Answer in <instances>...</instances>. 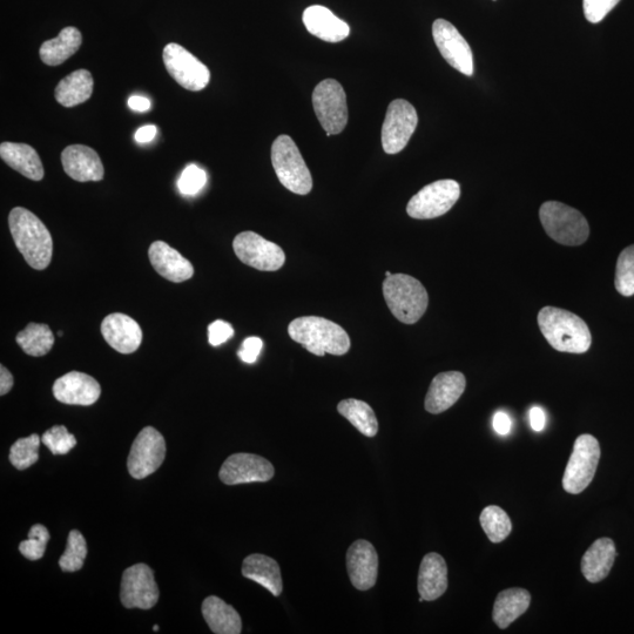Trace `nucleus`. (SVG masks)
<instances>
[{
  "label": "nucleus",
  "mask_w": 634,
  "mask_h": 634,
  "mask_svg": "<svg viewBox=\"0 0 634 634\" xmlns=\"http://www.w3.org/2000/svg\"><path fill=\"white\" fill-rule=\"evenodd\" d=\"M13 383H15V380H13V376L9 370L4 366L0 367V395L4 396L8 394L13 387Z\"/></svg>",
  "instance_id": "de8ad7c7"
},
{
  "label": "nucleus",
  "mask_w": 634,
  "mask_h": 634,
  "mask_svg": "<svg viewBox=\"0 0 634 634\" xmlns=\"http://www.w3.org/2000/svg\"><path fill=\"white\" fill-rule=\"evenodd\" d=\"M272 164L281 184L288 191L299 195H307L312 191V174L298 146L289 136H280L274 141Z\"/></svg>",
  "instance_id": "423d86ee"
},
{
  "label": "nucleus",
  "mask_w": 634,
  "mask_h": 634,
  "mask_svg": "<svg viewBox=\"0 0 634 634\" xmlns=\"http://www.w3.org/2000/svg\"><path fill=\"white\" fill-rule=\"evenodd\" d=\"M418 116L415 107L404 99H396L388 107L382 126V146L387 154H397L406 148L416 130Z\"/></svg>",
  "instance_id": "ddd939ff"
},
{
  "label": "nucleus",
  "mask_w": 634,
  "mask_h": 634,
  "mask_svg": "<svg viewBox=\"0 0 634 634\" xmlns=\"http://www.w3.org/2000/svg\"><path fill=\"white\" fill-rule=\"evenodd\" d=\"M53 395L59 402L71 406H92L101 395L100 384L92 376L71 372L53 384Z\"/></svg>",
  "instance_id": "a211bd4d"
},
{
  "label": "nucleus",
  "mask_w": 634,
  "mask_h": 634,
  "mask_svg": "<svg viewBox=\"0 0 634 634\" xmlns=\"http://www.w3.org/2000/svg\"><path fill=\"white\" fill-rule=\"evenodd\" d=\"M42 437L33 434L30 437L19 438L10 450V462L18 470H26L39 460V447Z\"/></svg>",
  "instance_id": "f704fd0d"
},
{
  "label": "nucleus",
  "mask_w": 634,
  "mask_h": 634,
  "mask_svg": "<svg viewBox=\"0 0 634 634\" xmlns=\"http://www.w3.org/2000/svg\"><path fill=\"white\" fill-rule=\"evenodd\" d=\"M201 610L202 616L213 633L240 634L242 632V622L238 611L219 597L206 598Z\"/></svg>",
  "instance_id": "cd10ccee"
},
{
  "label": "nucleus",
  "mask_w": 634,
  "mask_h": 634,
  "mask_svg": "<svg viewBox=\"0 0 634 634\" xmlns=\"http://www.w3.org/2000/svg\"><path fill=\"white\" fill-rule=\"evenodd\" d=\"M313 106L328 137L345 130L348 123L347 97L339 82L326 79L317 85L313 92Z\"/></svg>",
  "instance_id": "6e6552de"
},
{
  "label": "nucleus",
  "mask_w": 634,
  "mask_h": 634,
  "mask_svg": "<svg viewBox=\"0 0 634 634\" xmlns=\"http://www.w3.org/2000/svg\"><path fill=\"white\" fill-rule=\"evenodd\" d=\"M480 521L485 535L492 543H501L511 534L512 524L507 512L496 505L485 508Z\"/></svg>",
  "instance_id": "72a5a7b5"
},
{
  "label": "nucleus",
  "mask_w": 634,
  "mask_h": 634,
  "mask_svg": "<svg viewBox=\"0 0 634 634\" xmlns=\"http://www.w3.org/2000/svg\"><path fill=\"white\" fill-rule=\"evenodd\" d=\"M539 218L546 234L558 244L580 246L589 239L590 226L584 215L558 201L544 202L539 209Z\"/></svg>",
  "instance_id": "39448f33"
},
{
  "label": "nucleus",
  "mask_w": 634,
  "mask_h": 634,
  "mask_svg": "<svg viewBox=\"0 0 634 634\" xmlns=\"http://www.w3.org/2000/svg\"><path fill=\"white\" fill-rule=\"evenodd\" d=\"M207 182V175L202 168L197 165H188L181 173L178 180V188L181 194L187 197L197 195Z\"/></svg>",
  "instance_id": "ea45409f"
},
{
  "label": "nucleus",
  "mask_w": 634,
  "mask_h": 634,
  "mask_svg": "<svg viewBox=\"0 0 634 634\" xmlns=\"http://www.w3.org/2000/svg\"><path fill=\"white\" fill-rule=\"evenodd\" d=\"M303 24L313 36L328 43H339L350 33L349 26L332 11L321 5H313L303 12Z\"/></svg>",
  "instance_id": "5701e85b"
},
{
  "label": "nucleus",
  "mask_w": 634,
  "mask_h": 634,
  "mask_svg": "<svg viewBox=\"0 0 634 634\" xmlns=\"http://www.w3.org/2000/svg\"><path fill=\"white\" fill-rule=\"evenodd\" d=\"M93 77L87 70H78L65 77L58 84L55 97L64 107H74L85 103L93 93Z\"/></svg>",
  "instance_id": "7c9ffc66"
},
{
  "label": "nucleus",
  "mask_w": 634,
  "mask_h": 634,
  "mask_svg": "<svg viewBox=\"0 0 634 634\" xmlns=\"http://www.w3.org/2000/svg\"><path fill=\"white\" fill-rule=\"evenodd\" d=\"M620 0H583L585 18L592 24H598L616 8Z\"/></svg>",
  "instance_id": "a19ab883"
},
{
  "label": "nucleus",
  "mask_w": 634,
  "mask_h": 634,
  "mask_svg": "<svg viewBox=\"0 0 634 634\" xmlns=\"http://www.w3.org/2000/svg\"><path fill=\"white\" fill-rule=\"evenodd\" d=\"M263 342L260 337L252 336L248 337L242 343V347L239 350V357L242 362L253 364L258 361V357L261 353Z\"/></svg>",
  "instance_id": "37998d69"
},
{
  "label": "nucleus",
  "mask_w": 634,
  "mask_h": 634,
  "mask_svg": "<svg viewBox=\"0 0 634 634\" xmlns=\"http://www.w3.org/2000/svg\"><path fill=\"white\" fill-rule=\"evenodd\" d=\"M42 442L53 455H66L76 447L77 440L64 426H55L42 436Z\"/></svg>",
  "instance_id": "58836bf2"
},
{
  "label": "nucleus",
  "mask_w": 634,
  "mask_h": 634,
  "mask_svg": "<svg viewBox=\"0 0 634 634\" xmlns=\"http://www.w3.org/2000/svg\"><path fill=\"white\" fill-rule=\"evenodd\" d=\"M494 428L496 433L499 435H508L511 430V420L510 417L499 411L494 417Z\"/></svg>",
  "instance_id": "c03bdc74"
},
{
  "label": "nucleus",
  "mask_w": 634,
  "mask_h": 634,
  "mask_svg": "<svg viewBox=\"0 0 634 634\" xmlns=\"http://www.w3.org/2000/svg\"><path fill=\"white\" fill-rule=\"evenodd\" d=\"M347 569L350 582L360 591L374 588L379 575V556L372 543L359 539L347 552Z\"/></svg>",
  "instance_id": "f3484780"
},
{
  "label": "nucleus",
  "mask_w": 634,
  "mask_h": 634,
  "mask_svg": "<svg viewBox=\"0 0 634 634\" xmlns=\"http://www.w3.org/2000/svg\"><path fill=\"white\" fill-rule=\"evenodd\" d=\"M50 538V532L44 525H33L29 532V538L20 543L19 551L25 558L30 559V561H38V559L43 558Z\"/></svg>",
  "instance_id": "4c0bfd02"
},
{
  "label": "nucleus",
  "mask_w": 634,
  "mask_h": 634,
  "mask_svg": "<svg viewBox=\"0 0 634 634\" xmlns=\"http://www.w3.org/2000/svg\"><path fill=\"white\" fill-rule=\"evenodd\" d=\"M0 157L24 177L33 181L43 180L44 167L35 148L26 144L3 143L0 145Z\"/></svg>",
  "instance_id": "a878e982"
},
{
  "label": "nucleus",
  "mask_w": 634,
  "mask_h": 634,
  "mask_svg": "<svg viewBox=\"0 0 634 634\" xmlns=\"http://www.w3.org/2000/svg\"><path fill=\"white\" fill-rule=\"evenodd\" d=\"M337 411L364 436L375 437L379 431V422L374 410L366 402L355 399L341 401Z\"/></svg>",
  "instance_id": "2f4dec72"
},
{
  "label": "nucleus",
  "mask_w": 634,
  "mask_h": 634,
  "mask_svg": "<svg viewBox=\"0 0 634 634\" xmlns=\"http://www.w3.org/2000/svg\"><path fill=\"white\" fill-rule=\"evenodd\" d=\"M242 575L266 588L273 596L281 595L283 585L281 570L278 562L273 558L254 553L245 558L242 564Z\"/></svg>",
  "instance_id": "bb28decb"
},
{
  "label": "nucleus",
  "mask_w": 634,
  "mask_h": 634,
  "mask_svg": "<svg viewBox=\"0 0 634 634\" xmlns=\"http://www.w3.org/2000/svg\"><path fill=\"white\" fill-rule=\"evenodd\" d=\"M236 256L242 263L261 272H276L285 265L286 255L274 242L254 232H242L233 242Z\"/></svg>",
  "instance_id": "9d476101"
},
{
  "label": "nucleus",
  "mask_w": 634,
  "mask_h": 634,
  "mask_svg": "<svg viewBox=\"0 0 634 634\" xmlns=\"http://www.w3.org/2000/svg\"><path fill=\"white\" fill-rule=\"evenodd\" d=\"M166 457V442L163 435L153 427H146L140 431L131 448L127 460V469L136 480L154 474Z\"/></svg>",
  "instance_id": "9b49d317"
},
{
  "label": "nucleus",
  "mask_w": 634,
  "mask_h": 634,
  "mask_svg": "<svg viewBox=\"0 0 634 634\" xmlns=\"http://www.w3.org/2000/svg\"><path fill=\"white\" fill-rule=\"evenodd\" d=\"M16 341L24 353L30 356H44L50 353L53 345H55V335L47 325L42 323H30L22 332H20Z\"/></svg>",
  "instance_id": "473e14b6"
},
{
  "label": "nucleus",
  "mask_w": 634,
  "mask_h": 634,
  "mask_svg": "<svg viewBox=\"0 0 634 634\" xmlns=\"http://www.w3.org/2000/svg\"><path fill=\"white\" fill-rule=\"evenodd\" d=\"M62 164L65 173L73 180L89 182L104 179L105 171L99 154L89 146H67L62 153Z\"/></svg>",
  "instance_id": "aec40b11"
},
{
  "label": "nucleus",
  "mask_w": 634,
  "mask_h": 634,
  "mask_svg": "<svg viewBox=\"0 0 634 634\" xmlns=\"http://www.w3.org/2000/svg\"><path fill=\"white\" fill-rule=\"evenodd\" d=\"M616 557L615 542L610 538H600L585 552L580 569L590 583H599L609 576Z\"/></svg>",
  "instance_id": "393cba45"
},
{
  "label": "nucleus",
  "mask_w": 634,
  "mask_h": 634,
  "mask_svg": "<svg viewBox=\"0 0 634 634\" xmlns=\"http://www.w3.org/2000/svg\"><path fill=\"white\" fill-rule=\"evenodd\" d=\"M87 556V544L82 532L72 530L67 538V546L59 566L65 572H76L83 569Z\"/></svg>",
  "instance_id": "c9c22d12"
},
{
  "label": "nucleus",
  "mask_w": 634,
  "mask_h": 634,
  "mask_svg": "<svg viewBox=\"0 0 634 634\" xmlns=\"http://www.w3.org/2000/svg\"><path fill=\"white\" fill-rule=\"evenodd\" d=\"M120 599L126 609L150 610L157 605L159 589L150 566L140 563L125 570Z\"/></svg>",
  "instance_id": "4468645a"
},
{
  "label": "nucleus",
  "mask_w": 634,
  "mask_h": 634,
  "mask_svg": "<svg viewBox=\"0 0 634 634\" xmlns=\"http://www.w3.org/2000/svg\"><path fill=\"white\" fill-rule=\"evenodd\" d=\"M531 595L524 589L504 590L496 598L492 618L499 629H507L510 624L529 609Z\"/></svg>",
  "instance_id": "c85d7f7f"
},
{
  "label": "nucleus",
  "mask_w": 634,
  "mask_h": 634,
  "mask_svg": "<svg viewBox=\"0 0 634 634\" xmlns=\"http://www.w3.org/2000/svg\"><path fill=\"white\" fill-rule=\"evenodd\" d=\"M386 276H387V278H389V276H391V273L390 272H386Z\"/></svg>",
  "instance_id": "3c124183"
},
{
  "label": "nucleus",
  "mask_w": 634,
  "mask_h": 634,
  "mask_svg": "<svg viewBox=\"0 0 634 634\" xmlns=\"http://www.w3.org/2000/svg\"><path fill=\"white\" fill-rule=\"evenodd\" d=\"M615 285L620 295H634V245L624 249L617 261Z\"/></svg>",
  "instance_id": "e433bc0d"
},
{
  "label": "nucleus",
  "mask_w": 634,
  "mask_h": 634,
  "mask_svg": "<svg viewBox=\"0 0 634 634\" xmlns=\"http://www.w3.org/2000/svg\"><path fill=\"white\" fill-rule=\"evenodd\" d=\"M153 631L154 632H158L159 631V626L158 625L153 626Z\"/></svg>",
  "instance_id": "8fccbe9b"
},
{
  "label": "nucleus",
  "mask_w": 634,
  "mask_h": 634,
  "mask_svg": "<svg viewBox=\"0 0 634 634\" xmlns=\"http://www.w3.org/2000/svg\"><path fill=\"white\" fill-rule=\"evenodd\" d=\"M9 227L13 241L26 262L37 271L49 267L53 240L43 221L28 209L16 207L9 215Z\"/></svg>",
  "instance_id": "f257e3e1"
},
{
  "label": "nucleus",
  "mask_w": 634,
  "mask_h": 634,
  "mask_svg": "<svg viewBox=\"0 0 634 634\" xmlns=\"http://www.w3.org/2000/svg\"><path fill=\"white\" fill-rule=\"evenodd\" d=\"M467 387V380L460 372H448L438 374L426 397V410L430 414H442L461 399Z\"/></svg>",
  "instance_id": "412c9836"
},
{
  "label": "nucleus",
  "mask_w": 634,
  "mask_h": 634,
  "mask_svg": "<svg viewBox=\"0 0 634 634\" xmlns=\"http://www.w3.org/2000/svg\"><path fill=\"white\" fill-rule=\"evenodd\" d=\"M234 335V329L228 322L217 320L208 327V341L213 347L224 345L231 340Z\"/></svg>",
  "instance_id": "79ce46f5"
},
{
  "label": "nucleus",
  "mask_w": 634,
  "mask_h": 634,
  "mask_svg": "<svg viewBox=\"0 0 634 634\" xmlns=\"http://www.w3.org/2000/svg\"><path fill=\"white\" fill-rule=\"evenodd\" d=\"M82 33L77 28L69 26L60 31L55 39L46 40L40 47L39 55L42 62L49 66H58L66 62L82 46Z\"/></svg>",
  "instance_id": "c756f323"
},
{
  "label": "nucleus",
  "mask_w": 634,
  "mask_h": 634,
  "mask_svg": "<svg viewBox=\"0 0 634 634\" xmlns=\"http://www.w3.org/2000/svg\"><path fill=\"white\" fill-rule=\"evenodd\" d=\"M418 592L427 602L442 597L448 589V566L436 552L424 556L418 573Z\"/></svg>",
  "instance_id": "b1692460"
},
{
  "label": "nucleus",
  "mask_w": 634,
  "mask_h": 634,
  "mask_svg": "<svg viewBox=\"0 0 634 634\" xmlns=\"http://www.w3.org/2000/svg\"><path fill=\"white\" fill-rule=\"evenodd\" d=\"M383 295L390 312L406 325H414L427 312V289L413 276L391 274L383 282Z\"/></svg>",
  "instance_id": "20e7f679"
},
{
  "label": "nucleus",
  "mask_w": 634,
  "mask_h": 634,
  "mask_svg": "<svg viewBox=\"0 0 634 634\" xmlns=\"http://www.w3.org/2000/svg\"><path fill=\"white\" fill-rule=\"evenodd\" d=\"M537 320L546 341L558 352L584 354L590 349L592 336L582 317L549 306L542 308Z\"/></svg>",
  "instance_id": "f03ea898"
},
{
  "label": "nucleus",
  "mask_w": 634,
  "mask_h": 634,
  "mask_svg": "<svg viewBox=\"0 0 634 634\" xmlns=\"http://www.w3.org/2000/svg\"><path fill=\"white\" fill-rule=\"evenodd\" d=\"M157 126L147 125L140 127L136 133V140L139 144H148L157 137Z\"/></svg>",
  "instance_id": "a18cd8bd"
},
{
  "label": "nucleus",
  "mask_w": 634,
  "mask_h": 634,
  "mask_svg": "<svg viewBox=\"0 0 634 634\" xmlns=\"http://www.w3.org/2000/svg\"><path fill=\"white\" fill-rule=\"evenodd\" d=\"M128 106L130 109L136 112H147L151 109V101L145 97L132 96L128 99Z\"/></svg>",
  "instance_id": "09e8293b"
},
{
  "label": "nucleus",
  "mask_w": 634,
  "mask_h": 634,
  "mask_svg": "<svg viewBox=\"0 0 634 634\" xmlns=\"http://www.w3.org/2000/svg\"><path fill=\"white\" fill-rule=\"evenodd\" d=\"M165 67L171 77L188 91H202L211 80V72L200 60L179 44H168L163 52Z\"/></svg>",
  "instance_id": "f8f14e48"
},
{
  "label": "nucleus",
  "mask_w": 634,
  "mask_h": 634,
  "mask_svg": "<svg viewBox=\"0 0 634 634\" xmlns=\"http://www.w3.org/2000/svg\"><path fill=\"white\" fill-rule=\"evenodd\" d=\"M530 423L532 429L537 431H542L545 428V413L543 409L535 407L530 411Z\"/></svg>",
  "instance_id": "49530a36"
},
{
  "label": "nucleus",
  "mask_w": 634,
  "mask_h": 634,
  "mask_svg": "<svg viewBox=\"0 0 634 634\" xmlns=\"http://www.w3.org/2000/svg\"><path fill=\"white\" fill-rule=\"evenodd\" d=\"M148 258L155 272L168 281L180 283L194 275L192 263L164 241L153 242L148 249Z\"/></svg>",
  "instance_id": "4be33fe9"
},
{
  "label": "nucleus",
  "mask_w": 634,
  "mask_h": 634,
  "mask_svg": "<svg viewBox=\"0 0 634 634\" xmlns=\"http://www.w3.org/2000/svg\"><path fill=\"white\" fill-rule=\"evenodd\" d=\"M274 474L273 464L266 458L245 453L228 457L219 472L221 482L227 485L268 482Z\"/></svg>",
  "instance_id": "dca6fc26"
},
{
  "label": "nucleus",
  "mask_w": 634,
  "mask_h": 634,
  "mask_svg": "<svg viewBox=\"0 0 634 634\" xmlns=\"http://www.w3.org/2000/svg\"><path fill=\"white\" fill-rule=\"evenodd\" d=\"M461 197V187L455 180H440L424 188L407 206L410 218L428 220L442 217L454 207Z\"/></svg>",
  "instance_id": "1a4fd4ad"
},
{
  "label": "nucleus",
  "mask_w": 634,
  "mask_h": 634,
  "mask_svg": "<svg viewBox=\"0 0 634 634\" xmlns=\"http://www.w3.org/2000/svg\"><path fill=\"white\" fill-rule=\"evenodd\" d=\"M100 329L109 346L121 354L137 352L143 342V330L138 322L125 314L106 316Z\"/></svg>",
  "instance_id": "6ab92c4d"
},
{
  "label": "nucleus",
  "mask_w": 634,
  "mask_h": 634,
  "mask_svg": "<svg viewBox=\"0 0 634 634\" xmlns=\"http://www.w3.org/2000/svg\"><path fill=\"white\" fill-rule=\"evenodd\" d=\"M288 334L316 356H342L349 352L350 339L345 329L319 316H303L290 322Z\"/></svg>",
  "instance_id": "7ed1b4c3"
},
{
  "label": "nucleus",
  "mask_w": 634,
  "mask_h": 634,
  "mask_svg": "<svg viewBox=\"0 0 634 634\" xmlns=\"http://www.w3.org/2000/svg\"><path fill=\"white\" fill-rule=\"evenodd\" d=\"M433 37L437 49L455 70L471 77L474 74V56L467 40L448 20L437 19L433 25Z\"/></svg>",
  "instance_id": "2eb2a0df"
},
{
  "label": "nucleus",
  "mask_w": 634,
  "mask_h": 634,
  "mask_svg": "<svg viewBox=\"0 0 634 634\" xmlns=\"http://www.w3.org/2000/svg\"><path fill=\"white\" fill-rule=\"evenodd\" d=\"M600 460V445L592 435L579 436L566 465L563 488L572 495H578L591 484Z\"/></svg>",
  "instance_id": "0eeeda50"
}]
</instances>
